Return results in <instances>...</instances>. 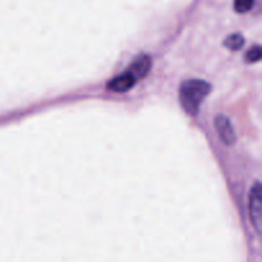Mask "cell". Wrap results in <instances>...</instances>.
Segmentation results:
<instances>
[{
    "label": "cell",
    "instance_id": "cell-6",
    "mask_svg": "<svg viewBox=\"0 0 262 262\" xmlns=\"http://www.w3.org/2000/svg\"><path fill=\"white\" fill-rule=\"evenodd\" d=\"M243 43H245V38H243V36L239 35V33H233V35H229L224 41V45L227 46L229 50H234V51L239 50V49L243 46Z\"/></svg>",
    "mask_w": 262,
    "mask_h": 262
},
{
    "label": "cell",
    "instance_id": "cell-3",
    "mask_svg": "<svg viewBox=\"0 0 262 262\" xmlns=\"http://www.w3.org/2000/svg\"><path fill=\"white\" fill-rule=\"evenodd\" d=\"M215 128H216V132L219 135L220 140L228 146H232L235 142V132L234 128H233L232 123H230L229 118H227L225 115H217L215 118Z\"/></svg>",
    "mask_w": 262,
    "mask_h": 262
},
{
    "label": "cell",
    "instance_id": "cell-7",
    "mask_svg": "<svg viewBox=\"0 0 262 262\" xmlns=\"http://www.w3.org/2000/svg\"><path fill=\"white\" fill-rule=\"evenodd\" d=\"M255 0H234V9L238 13H247L252 9Z\"/></svg>",
    "mask_w": 262,
    "mask_h": 262
},
{
    "label": "cell",
    "instance_id": "cell-5",
    "mask_svg": "<svg viewBox=\"0 0 262 262\" xmlns=\"http://www.w3.org/2000/svg\"><path fill=\"white\" fill-rule=\"evenodd\" d=\"M150 68H151L150 56L142 54V55L137 56V58L133 60V63L128 67L127 72L132 74L133 78H135L136 81H138V79H142L143 77L150 72Z\"/></svg>",
    "mask_w": 262,
    "mask_h": 262
},
{
    "label": "cell",
    "instance_id": "cell-2",
    "mask_svg": "<svg viewBox=\"0 0 262 262\" xmlns=\"http://www.w3.org/2000/svg\"><path fill=\"white\" fill-rule=\"evenodd\" d=\"M248 210H250V219L256 232H261L262 225V189L260 182H256L250 192V201H248Z\"/></svg>",
    "mask_w": 262,
    "mask_h": 262
},
{
    "label": "cell",
    "instance_id": "cell-8",
    "mask_svg": "<svg viewBox=\"0 0 262 262\" xmlns=\"http://www.w3.org/2000/svg\"><path fill=\"white\" fill-rule=\"evenodd\" d=\"M261 55L262 51L260 45H255L253 48H251L250 50L247 51V54H246V60H247L248 63H257L261 59Z\"/></svg>",
    "mask_w": 262,
    "mask_h": 262
},
{
    "label": "cell",
    "instance_id": "cell-1",
    "mask_svg": "<svg viewBox=\"0 0 262 262\" xmlns=\"http://www.w3.org/2000/svg\"><path fill=\"white\" fill-rule=\"evenodd\" d=\"M211 91V86L202 79H188L179 87V101L184 112L189 115H196L205 97Z\"/></svg>",
    "mask_w": 262,
    "mask_h": 262
},
{
    "label": "cell",
    "instance_id": "cell-4",
    "mask_svg": "<svg viewBox=\"0 0 262 262\" xmlns=\"http://www.w3.org/2000/svg\"><path fill=\"white\" fill-rule=\"evenodd\" d=\"M136 79L130 73L127 71L124 73L119 74V76L114 77L109 83L106 84V89L112 92H127L132 89L136 84Z\"/></svg>",
    "mask_w": 262,
    "mask_h": 262
}]
</instances>
